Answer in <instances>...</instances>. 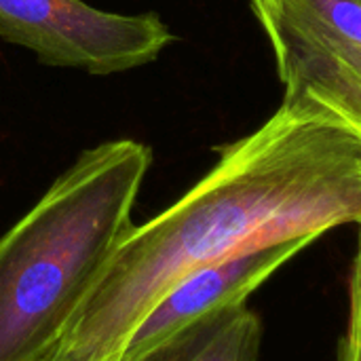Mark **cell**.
I'll use <instances>...</instances> for the list:
<instances>
[{
  "mask_svg": "<svg viewBox=\"0 0 361 361\" xmlns=\"http://www.w3.org/2000/svg\"><path fill=\"white\" fill-rule=\"evenodd\" d=\"M173 205L114 250L51 361H121L152 307L195 271L361 220V135L334 114L283 99Z\"/></svg>",
  "mask_w": 361,
  "mask_h": 361,
  "instance_id": "1",
  "label": "cell"
},
{
  "mask_svg": "<svg viewBox=\"0 0 361 361\" xmlns=\"http://www.w3.org/2000/svg\"><path fill=\"white\" fill-rule=\"evenodd\" d=\"M152 150L112 140L80 152L38 203L0 235V361H51L114 250Z\"/></svg>",
  "mask_w": 361,
  "mask_h": 361,
  "instance_id": "2",
  "label": "cell"
},
{
  "mask_svg": "<svg viewBox=\"0 0 361 361\" xmlns=\"http://www.w3.org/2000/svg\"><path fill=\"white\" fill-rule=\"evenodd\" d=\"M286 87L361 135V6L351 0H250Z\"/></svg>",
  "mask_w": 361,
  "mask_h": 361,
  "instance_id": "3",
  "label": "cell"
},
{
  "mask_svg": "<svg viewBox=\"0 0 361 361\" xmlns=\"http://www.w3.org/2000/svg\"><path fill=\"white\" fill-rule=\"evenodd\" d=\"M0 38L40 63L97 76L146 66L173 42L157 13H108L85 0H0Z\"/></svg>",
  "mask_w": 361,
  "mask_h": 361,
  "instance_id": "4",
  "label": "cell"
},
{
  "mask_svg": "<svg viewBox=\"0 0 361 361\" xmlns=\"http://www.w3.org/2000/svg\"><path fill=\"white\" fill-rule=\"evenodd\" d=\"M311 243V239H292L195 271L173 286L142 319L127 341L121 361L144 360L199 322L245 305L252 292Z\"/></svg>",
  "mask_w": 361,
  "mask_h": 361,
  "instance_id": "5",
  "label": "cell"
},
{
  "mask_svg": "<svg viewBox=\"0 0 361 361\" xmlns=\"http://www.w3.org/2000/svg\"><path fill=\"white\" fill-rule=\"evenodd\" d=\"M262 322L245 305L216 313L140 361H258Z\"/></svg>",
  "mask_w": 361,
  "mask_h": 361,
  "instance_id": "6",
  "label": "cell"
},
{
  "mask_svg": "<svg viewBox=\"0 0 361 361\" xmlns=\"http://www.w3.org/2000/svg\"><path fill=\"white\" fill-rule=\"evenodd\" d=\"M338 361H361V220L357 222V247L349 273V313L338 343Z\"/></svg>",
  "mask_w": 361,
  "mask_h": 361,
  "instance_id": "7",
  "label": "cell"
},
{
  "mask_svg": "<svg viewBox=\"0 0 361 361\" xmlns=\"http://www.w3.org/2000/svg\"><path fill=\"white\" fill-rule=\"evenodd\" d=\"M351 2H355V4H360L361 6V0H351Z\"/></svg>",
  "mask_w": 361,
  "mask_h": 361,
  "instance_id": "8",
  "label": "cell"
}]
</instances>
